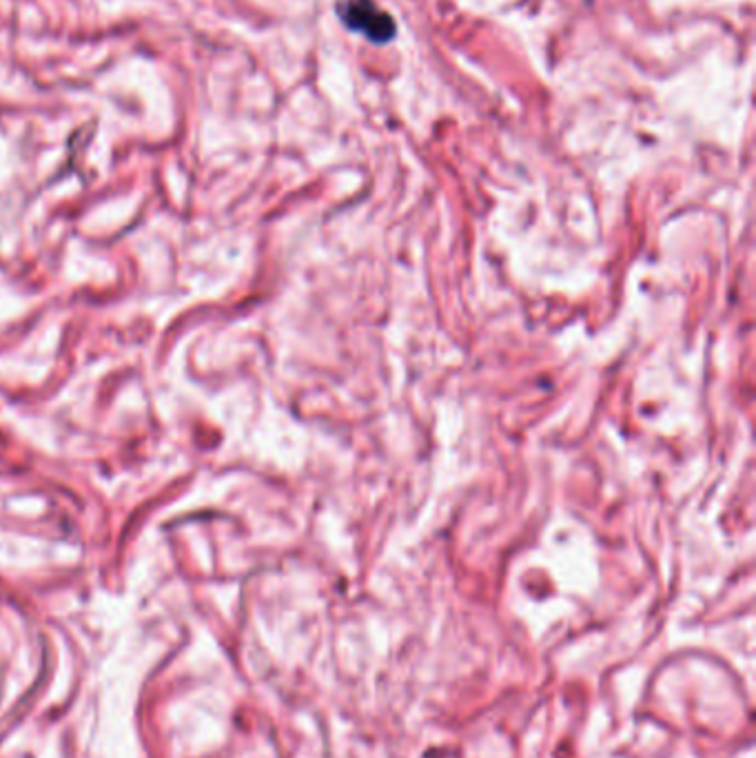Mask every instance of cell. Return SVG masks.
Here are the masks:
<instances>
[{
    "label": "cell",
    "mask_w": 756,
    "mask_h": 758,
    "mask_svg": "<svg viewBox=\"0 0 756 758\" xmlns=\"http://www.w3.org/2000/svg\"><path fill=\"white\" fill-rule=\"evenodd\" d=\"M340 19L342 23L353 29L364 34L373 43H389L395 38V21L377 8L373 0H342L340 3Z\"/></svg>",
    "instance_id": "obj_1"
}]
</instances>
